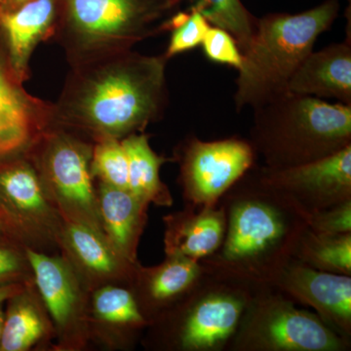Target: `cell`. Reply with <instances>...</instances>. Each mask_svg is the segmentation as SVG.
Segmentation results:
<instances>
[{"instance_id": "28", "label": "cell", "mask_w": 351, "mask_h": 351, "mask_svg": "<svg viewBox=\"0 0 351 351\" xmlns=\"http://www.w3.org/2000/svg\"><path fill=\"white\" fill-rule=\"evenodd\" d=\"M201 46L205 56L213 63L239 69L242 53L232 34L221 27L210 25Z\"/></svg>"}, {"instance_id": "6", "label": "cell", "mask_w": 351, "mask_h": 351, "mask_svg": "<svg viewBox=\"0 0 351 351\" xmlns=\"http://www.w3.org/2000/svg\"><path fill=\"white\" fill-rule=\"evenodd\" d=\"M257 287L204 269L188 294L157 319L163 346L226 351Z\"/></svg>"}, {"instance_id": "3", "label": "cell", "mask_w": 351, "mask_h": 351, "mask_svg": "<svg viewBox=\"0 0 351 351\" xmlns=\"http://www.w3.org/2000/svg\"><path fill=\"white\" fill-rule=\"evenodd\" d=\"M248 140L270 169L313 162L351 145V106L287 91L253 110Z\"/></svg>"}, {"instance_id": "21", "label": "cell", "mask_w": 351, "mask_h": 351, "mask_svg": "<svg viewBox=\"0 0 351 351\" xmlns=\"http://www.w3.org/2000/svg\"><path fill=\"white\" fill-rule=\"evenodd\" d=\"M293 258L321 271L351 276V232L320 234L307 228Z\"/></svg>"}, {"instance_id": "12", "label": "cell", "mask_w": 351, "mask_h": 351, "mask_svg": "<svg viewBox=\"0 0 351 351\" xmlns=\"http://www.w3.org/2000/svg\"><path fill=\"white\" fill-rule=\"evenodd\" d=\"M269 285L313 308L330 329L351 343V276L313 269L291 258Z\"/></svg>"}, {"instance_id": "33", "label": "cell", "mask_w": 351, "mask_h": 351, "mask_svg": "<svg viewBox=\"0 0 351 351\" xmlns=\"http://www.w3.org/2000/svg\"><path fill=\"white\" fill-rule=\"evenodd\" d=\"M4 318H5V314L1 309V304H0V339H1L2 328H3Z\"/></svg>"}, {"instance_id": "30", "label": "cell", "mask_w": 351, "mask_h": 351, "mask_svg": "<svg viewBox=\"0 0 351 351\" xmlns=\"http://www.w3.org/2000/svg\"><path fill=\"white\" fill-rule=\"evenodd\" d=\"M17 255L9 249L0 247V278L12 276L20 269Z\"/></svg>"}, {"instance_id": "2", "label": "cell", "mask_w": 351, "mask_h": 351, "mask_svg": "<svg viewBox=\"0 0 351 351\" xmlns=\"http://www.w3.org/2000/svg\"><path fill=\"white\" fill-rule=\"evenodd\" d=\"M226 232L205 270L251 285L270 284L293 258L309 215L270 184L256 164L221 196Z\"/></svg>"}, {"instance_id": "35", "label": "cell", "mask_w": 351, "mask_h": 351, "mask_svg": "<svg viewBox=\"0 0 351 351\" xmlns=\"http://www.w3.org/2000/svg\"><path fill=\"white\" fill-rule=\"evenodd\" d=\"M1 230H2V221H1V219H0V233H1Z\"/></svg>"}, {"instance_id": "14", "label": "cell", "mask_w": 351, "mask_h": 351, "mask_svg": "<svg viewBox=\"0 0 351 351\" xmlns=\"http://www.w3.org/2000/svg\"><path fill=\"white\" fill-rule=\"evenodd\" d=\"M288 91L351 106V39L311 51L291 78Z\"/></svg>"}, {"instance_id": "25", "label": "cell", "mask_w": 351, "mask_h": 351, "mask_svg": "<svg viewBox=\"0 0 351 351\" xmlns=\"http://www.w3.org/2000/svg\"><path fill=\"white\" fill-rule=\"evenodd\" d=\"M90 170L101 184L128 189V159L121 140L103 138L95 142Z\"/></svg>"}, {"instance_id": "26", "label": "cell", "mask_w": 351, "mask_h": 351, "mask_svg": "<svg viewBox=\"0 0 351 351\" xmlns=\"http://www.w3.org/2000/svg\"><path fill=\"white\" fill-rule=\"evenodd\" d=\"M94 308L106 322L141 327L147 322L141 313L135 295L123 288L107 287L95 294Z\"/></svg>"}, {"instance_id": "4", "label": "cell", "mask_w": 351, "mask_h": 351, "mask_svg": "<svg viewBox=\"0 0 351 351\" xmlns=\"http://www.w3.org/2000/svg\"><path fill=\"white\" fill-rule=\"evenodd\" d=\"M338 0L299 14H269L258 19L257 31L235 80V110H255L288 91V84L321 34L338 17Z\"/></svg>"}, {"instance_id": "13", "label": "cell", "mask_w": 351, "mask_h": 351, "mask_svg": "<svg viewBox=\"0 0 351 351\" xmlns=\"http://www.w3.org/2000/svg\"><path fill=\"white\" fill-rule=\"evenodd\" d=\"M57 8L58 0H29L14 8L0 7V44L21 82L29 78V61L38 44L52 38Z\"/></svg>"}, {"instance_id": "16", "label": "cell", "mask_w": 351, "mask_h": 351, "mask_svg": "<svg viewBox=\"0 0 351 351\" xmlns=\"http://www.w3.org/2000/svg\"><path fill=\"white\" fill-rule=\"evenodd\" d=\"M203 272L200 262L181 256H168L159 267L141 270L137 302L141 313L145 318L149 313L147 318L158 319L188 294Z\"/></svg>"}, {"instance_id": "27", "label": "cell", "mask_w": 351, "mask_h": 351, "mask_svg": "<svg viewBox=\"0 0 351 351\" xmlns=\"http://www.w3.org/2000/svg\"><path fill=\"white\" fill-rule=\"evenodd\" d=\"M208 21L199 12L191 9V12L176 14L167 23V32H171L169 44L163 53L168 60L195 49L201 45L210 27Z\"/></svg>"}, {"instance_id": "8", "label": "cell", "mask_w": 351, "mask_h": 351, "mask_svg": "<svg viewBox=\"0 0 351 351\" xmlns=\"http://www.w3.org/2000/svg\"><path fill=\"white\" fill-rule=\"evenodd\" d=\"M180 184L188 206L218 204L240 178L257 164L258 156L248 138L234 137L203 141L189 135L178 145Z\"/></svg>"}, {"instance_id": "34", "label": "cell", "mask_w": 351, "mask_h": 351, "mask_svg": "<svg viewBox=\"0 0 351 351\" xmlns=\"http://www.w3.org/2000/svg\"><path fill=\"white\" fill-rule=\"evenodd\" d=\"M5 208H4L3 203L0 201V219H1V214L3 213L4 211H5Z\"/></svg>"}, {"instance_id": "11", "label": "cell", "mask_w": 351, "mask_h": 351, "mask_svg": "<svg viewBox=\"0 0 351 351\" xmlns=\"http://www.w3.org/2000/svg\"><path fill=\"white\" fill-rule=\"evenodd\" d=\"M53 103L29 94L0 44V162L23 157L52 124Z\"/></svg>"}, {"instance_id": "23", "label": "cell", "mask_w": 351, "mask_h": 351, "mask_svg": "<svg viewBox=\"0 0 351 351\" xmlns=\"http://www.w3.org/2000/svg\"><path fill=\"white\" fill-rule=\"evenodd\" d=\"M44 327L38 313L31 304H15L4 318L0 350H29L43 337Z\"/></svg>"}, {"instance_id": "1", "label": "cell", "mask_w": 351, "mask_h": 351, "mask_svg": "<svg viewBox=\"0 0 351 351\" xmlns=\"http://www.w3.org/2000/svg\"><path fill=\"white\" fill-rule=\"evenodd\" d=\"M165 55L129 50L71 66L53 126L95 142L142 133L169 103Z\"/></svg>"}, {"instance_id": "29", "label": "cell", "mask_w": 351, "mask_h": 351, "mask_svg": "<svg viewBox=\"0 0 351 351\" xmlns=\"http://www.w3.org/2000/svg\"><path fill=\"white\" fill-rule=\"evenodd\" d=\"M308 228L320 234L351 232V199L309 215Z\"/></svg>"}, {"instance_id": "18", "label": "cell", "mask_w": 351, "mask_h": 351, "mask_svg": "<svg viewBox=\"0 0 351 351\" xmlns=\"http://www.w3.org/2000/svg\"><path fill=\"white\" fill-rule=\"evenodd\" d=\"M128 159V191L145 202L170 206L172 196L160 179V168L167 159L152 149L149 136L132 134L122 138Z\"/></svg>"}, {"instance_id": "17", "label": "cell", "mask_w": 351, "mask_h": 351, "mask_svg": "<svg viewBox=\"0 0 351 351\" xmlns=\"http://www.w3.org/2000/svg\"><path fill=\"white\" fill-rule=\"evenodd\" d=\"M147 204L128 189L101 184L100 210L106 230L113 249L131 263L135 258L136 245L144 226Z\"/></svg>"}, {"instance_id": "15", "label": "cell", "mask_w": 351, "mask_h": 351, "mask_svg": "<svg viewBox=\"0 0 351 351\" xmlns=\"http://www.w3.org/2000/svg\"><path fill=\"white\" fill-rule=\"evenodd\" d=\"M165 251L167 256H181L200 262L217 251L226 232L223 207L188 206L165 219Z\"/></svg>"}, {"instance_id": "19", "label": "cell", "mask_w": 351, "mask_h": 351, "mask_svg": "<svg viewBox=\"0 0 351 351\" xmlns=\"http://www.w3.org/2000/svg\"><path fill=\"white\" fill-rule=\"evenodd\" d=\"M27 256L51 316L58 324H66L76 304L75 288L71 274L57 258L32 250H27Z\"/></svg>"}, {"instance_id": "9", "label": "cell", "mask_w": 351, "mask_h": 351, "mask_svg": "<svg viewBox=\"0 0 351 351\" xmlns=\"http://www.w3.org/2000/svg\"><path fill=\"white\" fill-rule=\"evenodd\" d=\"M36 166L60 197L76 209L93 211L91 161L93 145L75 133L51 126L36 145Z\"/></svg>"}, {"instance_id": "32", "label": "cell", "mask_w": 351, "mask_h": 351, "mask_svg": "<svg viewBox=\"0 0 351 351\" xmlns=\"http://www.w3.org/2000/svg\"><path fill=\"white\" fill-rule=\"evenodd\" d=\"M29 1V0H6L5 3L0 7H4V8H14L21 5V4L25 3V2Z\"/></svg>"}, {"instance_id": "10", "label": "cell", "mask_w": 351, "mask_h": 351, "mask_svg": "<svg viewBox=\"0 0 351 351\" xmlns=\"http://www.w3.org/2000/svg\"><path fill=\"white\" fill-rule=\"evenodd\" d=\"M265 180L311 215L351 199V145L332 156L294 167L258 166Z\"/></svg>"}, {"instance_id": "5", "label": "cell", "mask_w": 351, "mask_h": 351, "mask_svg": "<svg viewBox=\"0 0 351 351\" xmlns=\"http://www.w3.org/2000/svg\"><path fill=\"white\" fill-rule=\"evenodd\" d=\"M178 0H58L53 40L69 66L133 49L167 32Z\"/></svg>"}, {"instance_id": "20", "label": "cell", "mask_w": 351, "mask_h": 351, "mask_svg": "<svg viewBox=\"0 0 351 351\" xmlns=\"http://www.w3.org/2000/svg\"><path fill=\"white\" fill-rule=\"evenodd\" d=\"M0 197L22 213L40 215L47 210L43 177L24 157L0 162Z\"/></svg>"}, {"instance_id": "7", "label": "cell", "mask_w": 351, "mask_h": 351, "mask_svg": "<svg viewBox=\"0 0 351 351\" xmlns=\"http://www.w3.org/2000/svg\"><path fill=\"white\" fill-rule=\"evenodd\" d=\"M350 341L301 309L278 289L262 284L226 351H350Z\"/></svg>"}, {"instance_id": "24", "label": "cell", "mask_w": 351, "mask_h": 351, "mask_svg": "<svg viewBox=\"0 0 351 351\" xmlns=\"http://www.w3.org/2000/svg\"><path fill=\"white\" fill-rule=\"evenodd\" d=\"M68 239L71 248L87 269L101 274L117 270V256L93 228L85 223H73L69 226Z\"/></svg>"}, {"instance_id": "22", "label": "cell", "mask_w": 351, "mask_h": 351, "mask_svg": "<svg viewBox=\"0 0 351 351\" xmlns=\"http://www.w3.org/2000/svg\"><path fill=\"white\" fill-rule=\"evenodd\" d=\"M191 9L199 12L211 25L232 34L242 54L248 49L257 31L256 19L241 0H189Z\"/></svg>"}, {"instance_id": "31", "label": "cell", "mask_w": 351, "mask_h": 351, "mask_svg": "<svg viewBox=\"0 0 351 351\" xmlns=\"http://www.w3.org/2000/svg\"><path fill=\"white\" fill-rule=\"evenodd\" d=\"M20 287L16 284H8V285L0 286V304L6 300L15 297L19 293Z\"/></svg>"}]
</instances>
